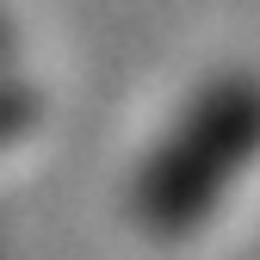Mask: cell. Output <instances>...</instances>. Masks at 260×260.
Here are the masks:
<instances>
[{
	"mask_svg": "<svg viewBox=\"0 0 260 260\" xmlns=\"http://www.w3.org/2000/svg\"><path fill=\"white\" fill-rule=\"evenodd\" d=\"M260 149V93H217V100L192 118L180 137L161 149V161L143 180V217H155L161 230L211 211V199L223 192L242 161Z\"/></svg>",
	"mask_w": 260,
	"mask_h": 260,
	"instance_id": "1",
	"label": "cell"
}]
</instances>
